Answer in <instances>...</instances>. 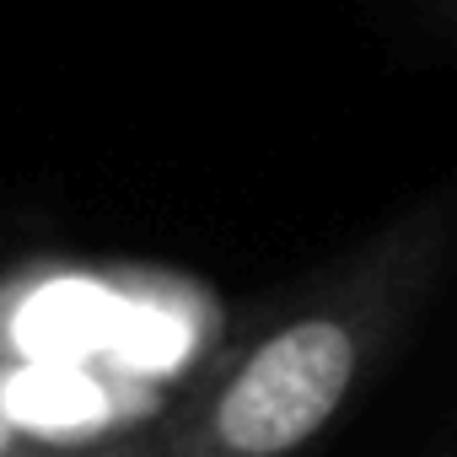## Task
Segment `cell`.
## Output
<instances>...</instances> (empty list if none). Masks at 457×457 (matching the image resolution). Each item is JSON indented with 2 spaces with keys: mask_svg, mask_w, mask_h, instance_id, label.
Here are the masks:
<instances>
[{
  "mask_svg": "<svg viewBox=\"0 0 457 457\" xmlns=\"http://www.w3.org/2000/svg\"><path fill=\"white\" fill-rule=\"evenodd\" d=\"M457 248V188H430L280 318L220 350L151 430L156 457H302L430 307Z\"/></svg>",
  "mask_w": 457,
  "mask_h": 457,
  "instance_id": "cell-1",
  "label": "cell"
},
{
  "mask_svg": "<svg viewBox=\"0 0 457 457\" xmlns=\"http://www.w3.org/2000/svg\"><path fill=\"white\" fill-rule=\"evenodd\" d=\"M0 457H156L151 436L140 441H97V446H33V452H0Z\"/></svg>",
  "mask_w": 457,
  "mask_h": 457,
  "instance_id": "cell-2",
  "label": "cell"
},
{
  "mask_svg": "<svg viewBox=\"0 0 457 457\" xmlns=\"http://www.w3.org/2000/svg\"><path fill=\"white\" fill-rule=\"evenodd\" d=\"M425 12H430L446 33H457V0H425Z\"/></svg>",
  "mask_w": 457,
  "mask_h": 457,
  "instance_id": "cell-3",
  "label": "cell"
}]
</instances>
